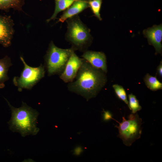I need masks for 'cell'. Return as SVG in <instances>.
<instances>
[{
    "label": "cell",
    "instance_id": "obj_7",
    "mask_svg": "<svg viewBox=\"0 0 162 162\" xmlns=\"http://www.w3.org/2000/svg\"><path fill=\"white\" fill-rule=\"evenodd\" d=\"M14 25L10 16L0 15V44L4 47L11 45L14 31Z\"/></svg>",
    "mask_w": 162,
    "mask_h": 162
},
{
    "label": "cell",
    "instance_id": "obj_16",
    "mask_svg": "<svg viewBox=\"0 0 162 162\" xmlns=\"http://www.w3.org/2000/svg\"><path fill=\"white\" fill-rule=\"evenodd\" d=\"M102 3V0H89V8L94 15L100 21L102 20L100 11Z\"/></svg>",
    "mask_w": 162,
    "mask_h": 162
},
{
    "label": "cell",
    "instance_id": "obj_18",
    "mask_svg": "<svg viewBox=\"0 0 162 162\" xmlns=\"http://www.w3.org/2000/svg\"><path fill=\"white\" fill-rule=\"evenodd\" d=\"M112 87L118 98L123 101L128 106V101L127 100L126 92L124 88L118 84L113 85Z\"/></svg>",
    "mask_w": 162,
    "mask_h": 162
},
{
    "label": "cell",
    "instance_id": "obj_8",
    "mask_svg": "<svg viewBox=\"0 0 162 162\" xmlns=\"http://www.w3.org/2000/svg\"><path fill=\"white\" fill-rule=\"evenodd\" d=\"M74 52L70 56L64 70L59 75L60 78L66 83L73 81L75 79L78 71L83 60Z\"/></svg>",
    "mask_w": 162,
    "mask_h": 162
},
{
    "label": "cell",
    "instance_id": "obj_4",
    "mask_svg": "<svg viewBox=\"0 0 162 162\" xmlns=\"http://www.w3.org/2000/svg\"><path fill=\"white\" fill-rule=\"evenodd\" d=\"M75 51L72 47L66 49L59 48L51 41L44 56V65L48 76L59 75L64 70L70 56Z\"/></svg>",
    "mask_w": 162,
    "mask_h": 162
},
{
    "label": "cell",
    "instance_id": "obj_6",
    "mask_svg": "<svg viewBox=\"0 0 162 162\" xmlns=\"http://www.w3.org/2000/svg\"><path fill=\"white\" fill-rule=\"evenodd\" d=\"M20 58L23 63L24 68L20 76H15L13 80L14 85L17 87L19 91L23 89H31L45 76V69L41 64L38 67H33L29 66L22 56Z\"/></svg>",
    "mask_w": 162,
    "mask_h": 162
},
{
    "label": "cell",
    "instance_id": "obj_13",
    "mask_svg": "<svg viewBox=\"0 0 162 162\" xmlns=\"http://www.w3.org/2000/svg\"><path fill=\"white\" fill-rule=\"evenodd\" d=\"M25 0H0V10L5 11L10 8L19 11H22Z\"/></svg>",
    "mask_w": 162,
    "mask_h": 162
},
{
    "label": "cell",
    "instance_id": "obj_21",
    "mask_svg": "<svg viewBox=\"0 0 162 162\" xmlns=\"http://www.w3.org/2000/svg\"><path fill=\"white\" fill-rule=\"evenodd\" d=\"M82 151V149L80 147H77L74 149V154L76 155H79Z\"/></svg>",
    "mask_w": 162,
    "mask_h": 162
},
{
    "label": "cell",
    "instance_id": "obj_14",
    "mask_svg": "<svg viewBox=\"0 0 162 162\" xmlns=\"http://www.w3.org/2000/svg\"><path fill=\"white\" fill-rule=\"evenodd\" d=\"M75 0H55V7L53 14L46 20L47 23L54 20L58 14L62 11L64 10L69 7Z\"/></svg>",
    "mask_w": 162,
    "mask_h": 162
},
{
    "label": "cell",
    "instance_id": "obj_5",
    "mask_svg": "<svg viewBox=\"0 0 162 162\" xmlns=\"http://www.w3.org/2000/svg\"><path fill=\"white\" fill-rule=\"evenodd\" d=\"M116 126L118 130V136L123 144L130 146L136 140L140 139L142 133V120L137 113L131 114L127 120L122 117V121Z\"/></svg>",
    "mask_w": 162,
    "mask_h": 162
},
{
    "label": "cell",
    "instance_id": "obj_19",
    "mask_svg": "<svg viewBox=\"0 0 162 162\" xmlns=\"http://www.w3.org/2000/svg\"><path fill=\"white\" fill-rule=\"evenodd\" d=\"M103 115V119L104 121H107L112 118L111 113L108 111H104Z\"/></svg>",
    "mask_w": 162,
    "mask_h": 162
},
{
    "label": "cell",
    "instance_id": "obj_15",
    "mask_svg": "<svg viewBox=\"0 0 162 162\" xmlns=\"http://www.w3.org/2000/svg\"><path fill=\"white\" fill-rule=\"evenodd\" d=\"M144 81L147 87L152 91H155L162 89V84L156 76L147 74L144 78Z\"/></svg>",
    "mask_w": 162,
    "mask_h": 162
},
{
    "label": "cell",
    "instance_id": "obj_10",
    "mask_svg": "<svg viewBox=\"0 0 162 162\" xmlns=\"http://www.w3.org/2000/svg\"><path fill=\"white\" fill-rule=\"evenodd\" d=\"M81 57L93 67L107 72L106 57L103 52L88 50L83 52Z\"/></svg>",
    "mask_w": 162,
    "mask_h": 162
},
{
    "label": "cell",
    "instance_id": "obj_11",
    "mask_svg": "<svg viewBox=\"0 0 162 162\" xmlns=\"http://www.w3.org/2000/svg\"><path fill=\"white\" fill-rule=\"evenodd\" d=\"M89 0H75L72 4L63 12L58 22L62 23L68 19L78 14L89 8Z\"/></svg>",
    "mask_w": 162,
    "mask_h": 162
},
{
    "label": "cell",
    "instance_id": "obj_12",
    "mask_svg": "<svg viewBox=\"0 0 162 162\" xmlns=\"http://www.w3.org/2000/svg\"><path fill=\"white\" fill-rule=\"evenodd\" d=\"M12 65L10 58L8 56L0 58V89L4 88L5 82L9 80L8 72Z\"/></svg>",
    "mask_w": 162,
    "mask_h": 162
},
{
    "label": "cell",
    "instance_id": "obj_1",
    "mask_svg": "<svg viewBox=\"0 0 162 162\" xmlns=\"http://www.w3.org/2000/svg\"><path fill=\"white\" fill-rule=\"evenodd\" d=\"M74 80L68 84V90L87 101L95 97L107 81L105 73L93 67L84 59Z\"/></svg>",
    "mask_w": 162,
    "mask_h": 162
},
{
    "label": "cell",
    "instance_id": "obj_17",
    "mask_svg": "<svg viewBox=\"0 0 162 162\" xmlns=\"http://www.w3.org/2000/svg\"><path fill=\"white\" fill-rule=\"evenodd\" d=\"M128 107L131 110L132 113L135 114L141 109V107L135 96L132 94H131L128 95Z\"/></svg>",
    "mask_w": 162,
    "mask_h": 162
},
{
    "label": "cell",
    "instance_id": "obj_20",
    "mask_svg": "<svg viewBox=\"0 0 162 162\" xmlns=\"http://www.w3.org/2000/svg\"><path fill=\"white\" fill-rule=\"evenodd\" d=\"M157 72L158 74L160 76L162 77V62H160V63L157 69Z\"/></svg>",
    "mask_w": 162,
    "mask_h": 162
},
{
    "label": "cell",
    "instance_id": "obj_2",
    "mask_svg": "<svg viewBox=\"0 0 162 162\" xmlns=\"http://www.w3.org/2000/svg\"><path fill=\"white\" fill-rule=\"evenodd\" d=\"M4 98L11 110V116L8 122L10 129L13 132L20 133L23 137L37 134L39 130L37 127L38 112L23 102L20 107L15 108Z\"/></svg>",
    "mask_w": 162,
    "mask_h": 162
},
{
    "label": "cell",
    "instance_id": "obj_3",
    "mask_svg": "<svg viewBox=\"0 0 162 162\" xmlns=\"http://www.w3.org/2000/svg\"><path fill=\"white\" fill-rule=\"evenodd\" d=\"M66 40L71 45L75 51L84 52L91 45L93 38L90 29L80 20L78 15L68 19Z\"/></svg>",
    "mask_w": 162,
    "mask_h": 162
},
{
    "label": "cell",
    "instance_id": "obj_9",
    "mask_svg": "<svg viewBox=\"0 0 162 162\" xmlns=\"http://www.w3.org/2000/svg\"><path fill=\"white\" fill-rule=\"evenodd\" d=\"M144 36L148 39L149 44L154 47L156 54L162 52V25H154L143 31Z\"/></svg>",
    "mask_w": 162,
    "mask_h": 162
}]
</instances>
